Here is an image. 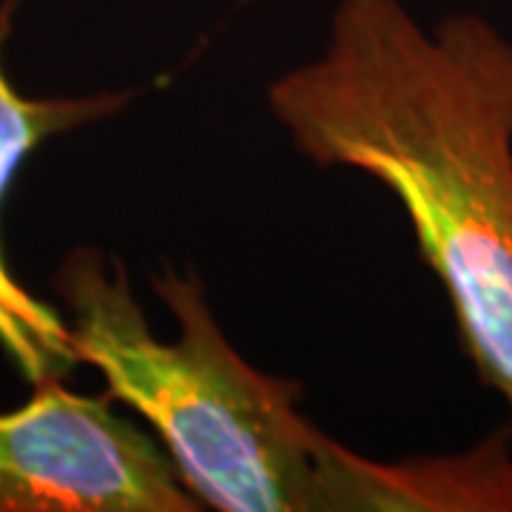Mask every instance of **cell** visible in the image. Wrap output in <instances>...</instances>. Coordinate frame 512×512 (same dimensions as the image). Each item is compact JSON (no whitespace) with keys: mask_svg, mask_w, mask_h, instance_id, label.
I'll return each instance as SVG.
<instances>
[{"mask_svg":"<svg viewBox=\"0 0 512 512\" xmlns=\"http://www.w3.org/2000/svg\"><path fill=\"white\" fill-rule=\"evenodd\" d=\"M322 168L384 185L512 430V43L478 15L427 32L402 0H339L322 55L268 86Z\"/></svg>","mask_w":512,"mask_h":512,"instance_id":"6da1fadb","label":"cell"},{"mask_svg":"<svg viewBox=\"0 0 512 512\" xmlns=\"http://www.w3.org/2000/svg\"><path fill=\"white\" fill-rule=\"evenodd\" d=\"M512 430L467 453L373 461L330 439L322 512H512Z\"/></svg>","mask_w":512,"mask_h":512,"instance_id":"5b68a950","label":"cell"},{"mask_svg":"<svg viewBox=\"0 0 512 512\" xmlns=\"http://www.w3.org/2000/svg\"><path fill=\"white\" fill-rule=\"evenodd\" d=\"M60 379L0 413V512H200L160 439Z\"/></svg>","mask_w":512,"mask_h":512,"instance_id":"3957f363","label":"cell"},{"mask_svg":"<svg viewBox=\"0 0 512 512\" xmlns=\"http://www.w3.org/2000/svg\"><path fill=\"white\" fill-rule=\"evenodd\" d=\"M80 365L151 424L185 487L220 512H322L328 433L299 413L302 387L248 365L214 319L194 271L151 288L177 322L157 339L117 259L74 251L55 276Z\"/></svg>","mask_w":512,"mask_h":512,"instance_id":"7a4b0ae2","label":"cell"},{"mask_svg":"<svg viewBox=\"0 0 512 512\" xmlns=\"http://www.w3.org/2000/svg\"><path fill=\"white\" fill-rule=\"evenodd\" d=\"M18 0L0 3V197L23 160L49 137L114 117L131 103V92H94L83 97H23L3 69V46L12 35ZM0 350L32 384L72 373L77 353L69 322L29 293L3 262L0 251Z\"/></svg>","mask_w":512,"mask_h":512,"instance_id":"277c9868","label":"cell"}]
</instances>
